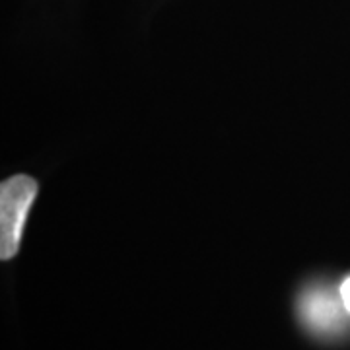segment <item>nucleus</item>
Returning <instances> with one entry per match:
<instances>
[{
  "mask_svg": "<svg viewBox=\"0 0 350 350\" xmlns=\"http://www.w3.org/2000/svg\"><path fill=\"white\" fill-rule=\"evenodd\" d=\"M338 296H340V301H342V308H345V312L350 313V276L342 280L340 290H338Z\"/></svg>",
  "mask_w": 350,
  "mask_h": 350,
  "instance_id": "7ed1b4c3",
  "label": "nucleus"
},
{
  "mask_svg": "<svg viewBox=\"0 0 350 350\" xmlns=\"http://www.w3.org/2000/svg\"><path fill=\"white\" fill-rule=\"evenodd\" d=\"M38 195V183L29 175H14L0 187V257L12 259L20 250L25 218Z\"/></svg>",
  "mask_w": 350,
  "mask_h": 350,
  "instance_id": "f257e3e1",
  "label": "nucleus"
},
{
  "mask_svg": "<svg viewBox=\"0 0 350 350\" xmlns=\"http://www.w3.org/2000/svg\"><path fill=\"white\" fill-rule=\"evenodd\" d=\"M301 317L315 331H333L340 319V308L333 296L315 290L301 300Z\"/></svg>",
  "mask_w": 350,
  "mask_h": 350,
  "instance_id": "f03ea898",
  "label": "nucleus"
}]
</instances>
